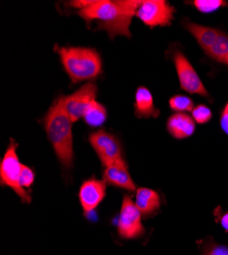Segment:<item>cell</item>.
<instances>
[{"label":"cell","mask_w":228,"mask_h":255,"mask_svg":"<svg viewBox=\"0 0 228 255\" xmlns=\"http://www.w3.org/2000/svg\"><path fill=\"white\" fill-rule=\"evenodd\" d=\"M142 214L130 196L124 195L118 220V234L123 239L132 240L146 233L141 223Z\"/></svg>","instance_id":"8992f818"},{"label":"cell","mask_w":228,"mask_h":255,"mask_svg":"<svg viewBox=\"0 0 228 255\" xmlns=\"http://www.w3.org/2000/svg\"><path fill=\"white\" fill-rule=\"evenodd\" d=\"M185 28L196 38L207 55L228 66V35L220 30L192 22H186Z\"/></svg>","instance_id":"277c9868"},{"label":"cell","mask_w":228,"mask_h":255,"mask_svg":"<svg viewBox=\"0 0 228 255\" xmlns=\"http://www.w3.org/2000/svg\"><path fill=\"white\" fill-rule=\"evenodd\" d=\"M220 125H221V128L224 131V133L228 135V102L226 103V105L224 106V109L222 111Z\"/></svg>","instance_id":"7402d4cb"},{"label":"cell","mask_w":228,"mask_h":255,"mask_svg":"<svg viewBox=\"0 0 228 255\" xmlns=\"http://www.w3.org/2000/svg\"><path fill=\"white\" fill-rule=\"evenodd\" d=\"M203 255H228V246L214 242L212 239L204 242L202 246Z\"/></svg>","instance_id":"d6986e66"},{"label":"cell","mask_w":228,"mask_h":255,"mask_svg":"<svg viewBox=\"0 0 228 255\" xmlns=\"http://www.w3.org/2000/svg\"><path fill=\"white\" fill-rule=\"evenodd\" d=\"M167 130L176 139L191 137L196 131V124L192 117L186 114L177 113L167 121Z\"/></svg>","instance_id":"4fadbf2b"},{"label":"cell","mask_w":228,"mask_h":255,"mask_svg":"<svg viewBox=\"0 0 228 255\" xmlns=\"http://www.w3.org/2000/svg\"><path fill=\"white\" fill-rule=\"evenodd\" d=\"M107 117L108 115L105 106L95 100L87 109L86 113L84 114V117H83V120L91 127H99L106 123Z\"/></svg>","instance_id":"2e32d148"},{"label":"cell","mask_w":228,"mask_h":255,"mask_svg":"<svg viewBox=\"0 0 228 255\" xmlns=\"http://www.w3.org/2000/svg\"><path fill=\"white\" fill-rule=\"evenodd\" d=\"M193 3L199 11L204 13L213 12L227 4L223 0H196Z\"/></svg>","instance_id":"ac0fdd59"},{"label":"cell","mask_w":228,"mask_h":255,"mask_svg":"<svg viewBox=\"0 0 228 255\" xmlns=\"http://www.w3.org/2000/svg\"><path fill=\"white\" fill-rule=\"evenodd\" d=\"M134 110L135 116L139 119L157 118L160 115V111L155 106L151 91L146 87H139L136 90Z\"/></svg>","instance_id":"9a60e30c"},{"label":"cell","mask_w":228,"mask_h":255,"mask_svg":"<svg viewBox=\"0 0 228 255\" xmlns=\"http://www.w3.org/2000/svg\"><path fill=\"white\" fill-rule=\"evenodd\" d=\"M135 204L142 216L150 217L160 209L161 197L155 190L149 188H138L136 190Z\"/></svg>","instance_id":"5bb4252c"},{"label":"cell","mask_w":228,"mask_h":255,"mask_svg":"<svg viewBox=\"0 0 228 255\" xmlns=\"http://www.w3.org/2000/svg\"><path fill=\"white\" fill-rule=\"evenodd\" d=\"M96 92V85L92 82H88L72 95L59 96L61 106L73 123L83 119L90 104L95 101Z\"/></svg>","instance_id":"9c48e42d"},{"label":"cell","mask_w":228,"mask_h":255,"mask_svg":"<svg viewBox=\"0 0 228 255\" xmlns=\"http://www.w3.org/2000/svg\"><path fill=\"white\" fill-rule=\"evenodd\" d=\"M55 49L73 84L95 79L101 74L102 62L95 49L89 47H56Z\"/></svg>","instance_id":"3957f363"},{"label":"cell","mask_w":228,"mask_h":255,"mask_svg":"<svg viewBox=\"0 0 228 255\" xmlns=\"http://www.w3.org/2000/svg\"><path fill=\"white\" fill-rule=\"evenodd\" d=\"M16 148L17 144L11 140L3 158L1 159V162H0V183L2 186L11 188L22 202L30 203L32 200L31 195L27 192L25 188L20 186L19 183L23 164L19 162Z\"/></svg>","instance_id":"5b68a950"},{"label":"cell","mask_w":228,"mask_h":255,"mask_svg":"<svg viewBox=\"0 0 228 255\" xmlns=\"http://www.w3.org/2000/svg\"><path fill=\"white\" fill-rule=\"evenodd\" d=\"M35 180V173L33 169L25 164L22 166V172H20V177H19V183L20 186L23 188H30Z\"/></svg>","instance_id":"44dd1931"},{"label":"cell","mask_w":228,"mask_h":255,"mask_svg":"<svg viewBox=\"0 0 228 255\" xmlns=\"http://www.w3.org/2000/svg\"><path fill=\"white\" fill-rule=\"evenodd\" d=\"M102 177L103 181L107 184L113 185L121 189H125L127 191H130V192L136 191V186L130 176L125 160L115 162L106 166Z\"/></svg>","instance_id":"7c38bea8"},{"label":"cell","mask_w":228,"mask_h":255,"mask_svg":"<svg viewBox=\"0 0 228 255\" xmlns=\"http://www.w3.org/2000/svg\"><path fill=\"white\" fill-rule=\"evenodd\" d=\"M88 139L102 165L108 166L115 162L125 160L123 157L122 144L114 134L99 130L91 133Z\"/></svg>","instance_id":"52a82bcc"},{"label":"cell","mask_w":228,"mask_h":255,"mask_svg":"<svg viewBox=\"0 0 228 255\" xmlns=\"http://www.w3.org/2000/svg\"><path fill=\"white\" fill-rule=\"evenodd\" d=\"M141 1L137 0H95L78 11L87 23L96 22L98 30H105L113 39L116 36L131 37L130 25Z\"/></svg>","instance_id":"6da1fadb"},{"label":"cell","mask_w":228,"mask_h":255,"mask_svg":"<svg viewBox=\"0 0 228 255\" xmlns=\"http://www.w3.org/2000/svg\"><path fill=\"white\" fill-rule=\"evenodd\" d=\"M170 108L175 112H193L194 101L192 98L184 95H175L169 100Z\"/></svg>","instance_id":"e0dca14e"},{"label":"cell","mask_w":228,"mask_h":255,"mask_svg":"<svg viewBox=\"0 0 228 255\" xmlns=\"http://www.w3.org/2000/svg\"><path fill=\"white\" fill-rule=\"evenodd\" d=\"M72 121L56 98L44 119V128L54 152L61 165L70 168L73 165V131Z\"/></svg>","instance_id":"7a4b0ae2"},{"label":"cell","mask_w":228,"mask_h":255,"mask_svg":"<svg viewBox=\"0 0 228 255\" xmlns=\"http://www.w3.org/2000/svg\"><path fill=\"white\" fill-rule=\"evenodd\" d=\"M173 61L175 63L181 89L189 93L198 94L204 97L209 95L192 63L181 51H176L174 53Z\"/></svg>","instance_id":"30bf717a"},{"label":"cell","mask_w":228,"mask_h":255,"mask_svg":"<svg viewBox=\"0 0 228 255\" xmlns=\"http://www.w3.org/2000/svg\"><path fill=\"white\" fill-rule=\"evenodd\" d=\"M193 119L198 124H206L212 119L211 110L204 104H200L193 110Z\"/></svg>","instance_id":"ffe728a7"},{"label":"cell","mask_w":228,"mask_h":255,"mask_svg":"<svg viewBox=\"0 0 228 255\" xmlns=\"http://www.w3.org/2000/svg\"><path fill=\"white\" fill-rule=\"evenodd\" d=\"M217 210L219 211V215H217V221L219 222L221 227L224 229V231L228 233V211L222 212L219 210V208Z\"/></svg>","instance_id":"603a6c76"},{"label":"cell","mask_w":228,"mask_h":255,"mask_svg":"<svg viewBox=\"0 0 228 255\" xmlns=\"http://www.w3.org/2000/svg\"><path fill=\"white\" fill-rule=\"evenodd\" d=\"M175 8L165 0H144L136 11V16L150 28L169 26Z\"/></svg>","instance_id":"ba28073f"},{"label":"cell","mask_w":228,"mask_h":255,"mask_svg":"<svg viewBox=\"0 0 228 255\" xmlns=\"http://www.w3.org/2000/svg\"><path fill=\"white\" fill-rule=\"evenodd\" d=\"M106 182L89 179L83 182L79 190V200L85 214L94 210L106 197Z\"/></svg>","instance_id":"8fae6325"}]
</instances>
